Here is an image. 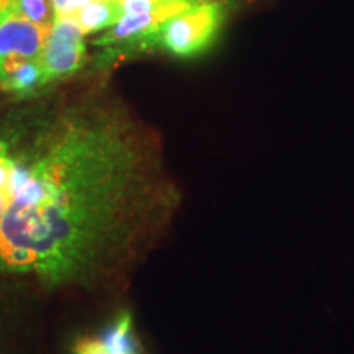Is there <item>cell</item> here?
<instances>
[{
    "label": "cell",
    "mask_w": 354,
    "mask_h": 354,
    "mask_svg": "<svg viewBox=\"0 0 354 354\" xmlns=\"http://www.w3.org/2000/svg\"><path fill=\"white\" fill-rule=\"evenodd\" d=\"M10 145L17 176L0 221V274L92 289L120 276L169 214L156 158L117 110L69 109Z\"/></svg>",
    "instance_id": "obj_1"
},
{
    "label": "cell",
    "mask_w": 354,
    "mask_h": 354,
    "mask_svg": "<svg viewBox=\"0 0 354 354\" xmlns=\"http://www.w3.org/2000/svg\"><path fill=\"white\" fill-rule=\"evenodd\" d=\"M227 6L223 2H198L177 12L161 25L154 46L177 57H192L209 50L218 37Z\"/></svg>",
    "instance_id": "obj_2"
},
{
    "label": "cell",
    "mask_w": 354,
    "mask_h": 354,
    "mask_svg": "<svg viewBox=\"0 0 354 354\" xmlns=\"http://www.w3.org/2000/svg\"><path fill=\"white\" fill-rule=\"evenodd\" d=\"M86 63V44L79 25L69 17H59L38 57L43 86L69 77Z\"/></svg>",
    "instance_id": "obj_3"
},
{
    "label": "cell",
    "mask_w": 354,
    "mask_h": 354,
    "mask_svg": "<svg viewBox=\"0 0 354 354\" xmlns=\"http://www.w3.org/2000/svg\"><path fill=\"white\" fill-rule=\"evenodd\" d=\"M50 33V26L37 25L13 12L0 21V84L21 64L38 61Z\"/></svg>",
    "instance_id": "obj_4"
},
{
    "label": "cell",
    "mask_w": 354,
    "mask_h": 354,
    "mask_svg": "<svg viewBox=\"0 0 354 354\" xmlns=\"http://www.w3.org/2000/svg\"><path fill=\"white\" fill-rule=\"evenodd\" d=\"M192 3L183 0H172L153 12L138 13V15H122L120 20L109 32L97 39V46H138L143 48L154 46V38L161 28V25L176 15L177 12L184 10Z\"/></svg>",
    "instance_id": "obj_5"
},
{
    "label": "cell",
    "mask_w": 354,
    "mask_h": 354,
    "mask_svg": "<svg viewBox=\"0 0 354 354\" xmlns=\"http://www.w3.org/2000/svg\"><path fill=\"white\" fill-rule=\"evenodd\" d=\"M122 12L115 0L110 2H92L88 6L79 8L76 13L69 17L81 28L84 35L99 32V30L110 28L120 20Z\"/></svg>",
    "instance_id": "obj_6"
},
{
    "label": "cell",
    "mask_w": 354,
    "mask_h": 354,
    "mask_svg": "<svg viewBox=\"0 0 354 354\" xmlns=\"http://www.w3.org/2000/svg\"><path fill=\"white\" fill-rule=\"evenodd\" d=\"M17 159L10 141L0 138V221L6 216L13 196Z\"/></svg>",
    "instance_id": "obj_7"
},
{
    "label": "cell",
    "mask_w": 354,
    "mask_h": 354,
    "mask_svg": "<svg viewBox=\"0 0 354 354\" xmlns=\"http://www.w3.org/2000/svg\"><path fill=\"white\" fill-rule=\"evenodd\" d=\"M100 339L109 354H136L130 313H123L122 317H118Z\"/></svg>",
    "instance_id": "obj_8"
},
{
    "label": "cell",
    "mask_w": 354,
    "mask_h": 354,
    "mask_svg": "<svg viewBox=\"0 0 354 354\" xmlns=\"http://www.w3.org/2000/svg\"><path fill=\"white\" fill-rule=\"evenodd\" d=\"M6 92L15 95H28L43 87V76L38 61H28L15 69L6 81L0 84Z\"/></svg>",
    "instance_id": "obj_9"
},
{
    "label": "cell",
    "mask_w": 354,
    "mask_h": 354,
    "mask_svg": "<svg viewBox=\"0 0 354 354\" xmlns=\"http://www.w3.org/2000/svg\"><path fill=\"white\" fill-rule=\"evenodd\" d=\"M12 12L33 24L50 26V28L56 21L53 0H13Z\"/></svg>",
    "instance_id": "obj_10"
},
{
    "label": "cell",
    "mask_w": 354,
    "mask_h": 354,
    "mask_svg": "<svg viewBox=\"0 0 354 354\" xmlns=\"http://www.w3.org/2000/svg\"><path fill=\"white\" fill-rule=\"evenodd\" d=\"M74 354H109L105 349L104 343L99 338H92V336H84L79 338L74 344Z\"/></svg>",
    "instance_id": "obj_11"
},
{
    "label": "cell",
    "mask_w": 354,
    "mask_h": 354,
    "mask_svg": "<svg viewBox=\"0 0 354 354\" xmlns=\"http://www.w3.org/2000/svg\"><path fill=\"white\" fill-rule=\"evenodd\" d=\"M92 2H110V0H69L68 8H66V12H64L63 17H71V15H73V13H76L79 8L86 7V6H88V3H92Z\"/></svg>",
    "instance_id": "obj_12"
},
{
    "label": "cell",
    "mask_w": 354,
    "mask_h": 354,
    "mask_svg": "<svg viewBox=\"0 0 354 354\" xmlns=\"http://www.w3.org/2000/svg\"><path fill=\"white\" fill-rule=\"evenodd\" d=\"M13 0H0V21H2L8 13L12 12Z\"/></svg>",
    "instance_id": "obj_13"
},
{
    "label": "cell",
    "mask_w": 354,
    "mask_h": 354,
    "mask_svg": "<svg viewBox=\"0 0 354 354\" xmlns=\"http://www.w3.org/2000/svg\"><path fill=\"white\" fill-rule=\"evenodd\" d=\"M68 3L69 0H53V6H55V10H56V19H59V17L64 15L66 8H68Z\"/></svg>",
    "instance_id": "obj_14"
},
{
    "label": "cell",
    "mask_w": 354,
    "mask_h": 354,
    "mask_svg": "<svg viewBox=\"0 0 354 354\" xmlns=\"http://www.w3.org/2000/svg\"><path fill=\"white\" fill-rule=\"evenodd\" d=\"M187 3H198V2H207V0H184Z\"/></svg>",
    "instance_id": "obj_15"
},
{
    "label": "cell",
    "mask_w": 354,
    "mask_h": 354,
    "mask_svg": "<svg viewBox=\"0 0 354 354\" xmlns=\"http://www.w3.org/2000/svg\"><path fill=\"white\" fill-rule=\"evenodd\" d=\"M183 2H184V0H183Z\"/></svg>",
    "instance_id": "obj_16"
}]
</instances>
